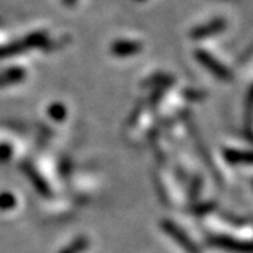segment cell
<instances>
[{
	"label": "cell",
	"instance_id": "obj_1",
	"mask_svg": "<svg viewBox=\"0 0 253 253\" xmlns=\"http://www.w3.org/2000/svg\"><path fill=\"white\" fill-rule=\"evenodd\" d=\"M214 245H217L219 248H224L228 251H238V252H252L253 246L246 244H241L238 241H231L228 238H217L214 239Z\"/></svg>",
	"mask_w": 253,
	"mask_h": 253
},
{
	"label": "cell",
	"instance_id": "obj_2",
	"mask_svg": "<svg viewBox=\"0 0 253 253\" xmlns=\"http://www.w3.org/2000/svg\"><path fill=\"white\" fill-rule=\"evenodd\" d=\"M201 61L204 62V65L207 66L208 69H211V71L215 73L217 76H219L221 79H228V78H229V72L226 71L225 68H224V66H221L219 63H217L215 59L212 61L208 55L206 54L201 55Z\"/></svg>",
	"mask_w": 253,
	"mask_h": 253
},
{
	"label": "cell",
	"instance_id": "obj_3",
	"mask_svg": "<svg viewBox=\"0 0 253 253\" xmlns=\"http://www.w3.org/2000/svg\"><path fill=\"white\" fill-rule=\"evenodd\" d=\"M226 159L232 163H251L253 165V152H239V151H231L226 154Z\"/></svg>",
	"mask_w": 253,
	"mask_h": 253
}]
</instances>
